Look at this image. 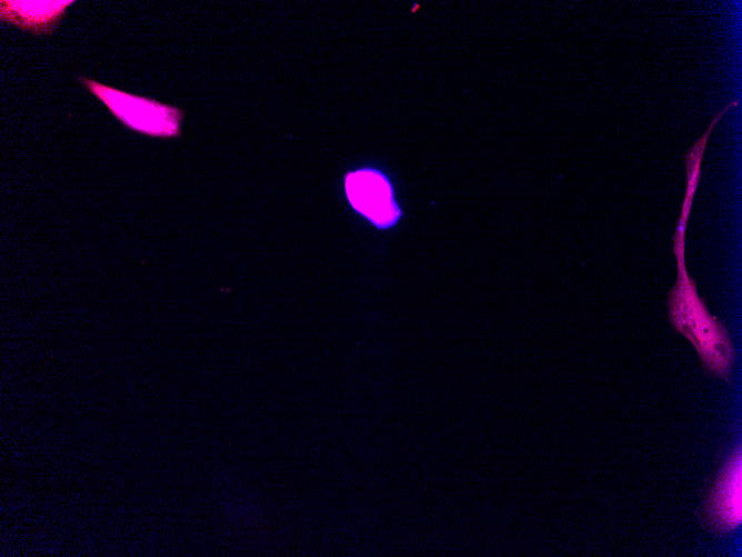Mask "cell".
Instances as JSON below:
<instances>
[{
  "mask_svg": "<svg viewBox=\"0 0 742 557\" xmlns=\"http://www.w3.org/2000/svg\"><path fill=\"white\" fill-rule=\"evenodd\" d=\"M669 306L672 325L693 344L704 366L728 378L733 359L728 332L716 318L710 316L684 271L680 272Z\"/></svg>",
  "mask_w": 742,
  "mask_h": 557,
  "instance_id": "1",
  "label": "cell"
},
{
  "mask_svg": "<svg viewBox=\"0 0 742 557\" xmlns=\"http://www.w3.org/2000/svg\"><path fill=\"white\" fill-rule=\"evenodd\" d=\"M78 80L128 129L157 138L181 136L180 126L184 118L182 109L131 95L82 76L78 77Z\"/></svg>",
  "mask_w": 742,
  "mask_h": 557,
  "instance_id": "2",
  "label": "cell"
},
{
  "mask_svg": "<svg viewBox=\"0 0 742 557\" xmlns=\"http://www.w3.org/2000/svg\"><path fill=\"white\" fill-rule=\"evenodd\" d=\"M345 191L352 207L375 226L390 227L399 219L391 185L382 173L371 169L351 172L345 177Z\"/></svg>",
  "mask_w": 742,
  "mask_h": 557,
  "instance_id": "3",
  "label": "cell"
},
{
  "mask_svg": "<svg viewBox=\"0 0 742 557\" xmlns=\"http://www.w3.org/2000/svg\"><path fill=\"white\" fill-rule=\"evenodd\" d=\"M742 456L740 447L732 454L712 489L706 515L718 531H729L742 521Z\"/></svg>",
  "mask_w": 742,
  "mask_h": 557,
  "instance_id": "4",
  "label": "cell"
},
{
  "mask_svg": "<svg viewBox=\"0 0 742 557\" xmlns=\"http://www.w3.org/2000/svg\"><path fill=\"white\" fill-rule=\"evenodd\" d=\"M73 0L59 1H20L1 0V21L33 34H51L62 20Z\"/></svg>",
  "mask_w": 742,
  "mask_h": 557,
  "instance_id": "5",
  "label": "cell"
},
{
  "mask_svg": "<svg viewBox=\"0 0 742 557\" xmlns=\"http://www.w3.org/2000/svg\"><path fill=\"white\" fill-rule=\"evenodd\" d=\"M738 100H732L730 103H728L712 120L710 123L709 128L704 132V135L695 141V143L691 147V149L688 151L685 155V166H686V175H688V186H686V193L682 207V213L680 217V220L678 222L676 231L674 235V252L678 257L679 266H683L684 262V232H685V226L690 212V208L693 201V196L698 186V180L700 177V168H701V162L703 158V153L705 150V146L709 139V136L715 126V123L721 119V117L726 113L731 107L736 106Z\"/></svg>",
  "mask_w": 742,
  "mask_h": 557,
  "instance_id": "6",
  "label": "cell"
}]
</instances>
